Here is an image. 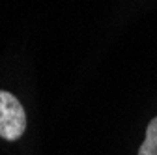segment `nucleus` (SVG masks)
Listing matches in <instances>:
<instances>
[{"label": "nucleus", "instance_id": "obj_1", "mask_svg": "<svg viewBox=\"0 0 157 155\" xmlns=\"http://www.w3.org/2000/svg\"><path fill=\"white\" fill-rule=\"evenodd\" d=\"M26 129V114L13 93L0 90V137L4 140H19Z\"/></svg>", "mask_w": 157, "mask_h": 155}, {"label": "nucleus", "instance_id": "obj_2", "mask_svg": "<svg viewBox=\"0 0 157 155\" xmlns=\"http://www.w3.org/2000/svg\"><path fill=\"white\" fill-rule=\"evenodd\" d=\"M139 155H157V116L148 123L146 138L139 148Z\"/></svg>", "mask_w": 157, "mask_h": 155}]
</instances>
